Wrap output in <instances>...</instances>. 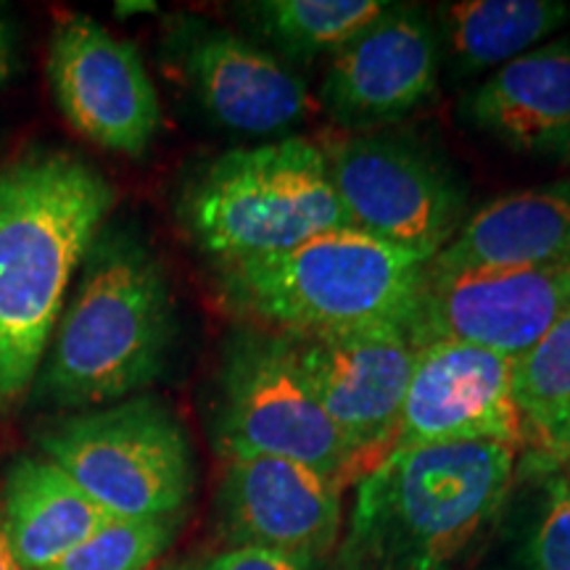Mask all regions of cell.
<instances>
[{
	"instance_id": "1",
	"label": "cell",
	"mask_w": 570,
	"mask_h": 570,
	"mask_svg": "<svg viewBox=\"0 0 570 570\" xmlns=\"http://www.w3.org/2000/svg\"><path fill=\"white\" fill-rule=\"evenodd\" d=\"M111 206V183L71 154H32L0 173V402L30 389Z\"/></svg>"
},
{
	"instance_id": "2",
	"label": "cell",
	"mask_w": 570,
	"mask_h": 570,
	"mask_svg": "<svg viewBox=\"0 0 570 570\" xmlns=\"http://www.w3.org/2000/svg\"><path fill=\"white\" fill-rule=\"evenodd\" d=\"M518 449L462 441L391 449L362 475L341 570H452L502 510Z\"/></svg>"
},
{
	"instance_id": "3",
	"label": "cell",
	"mask_w": 570,
	"mask_h": 570,
	"mask_svg": "<svg viewBox=\"0 0 570 570\" xmlns=\"http://www.w3.org/2000/svg\"><path fill=\"white\" fill-rule=\"evenodd\" d=\"M425 267L386 240L338 227L288 252L219 265V294L240 317L288 336L412 333Z\"/></svg>"
},
{
	"instance_id": "4",
	"label": "cell",
	"mask_w": 570,
	"mask_h": 570,
	"mask_svg": "<svg viewBox=\"0 0 570 570\" xmlns=\"http://www.w3.org/2000/svg\"><path fill=\"white\" fill-rule=\"evenodd\" d=\"M175 336V306L156 256L130 233H101L56 331L38 394L98 407L151 386Z\"/></svg>"
},
{
	"instance_id": "5",
	"label": "cell",
	"mask_w": 570,
	"mask_h": 570,
	"mask_svg": "<svg viewBox=\"0 0 570 570\" xmlns=\"http://www.w3.org/2000/svg\"><path fill=\"white\" fill-rule=\"evenodd\" d=\"M183 223L217 265L288 252L352 227L333 190L325 148L273 140L217 156L183 196Z\"/></svg>"
},
{
	"instance_id": "6",
	"label": "cell",
	"mask_w": 570,
	"mask_h": 570,
	"mask_svg": "<svg viewBox=\"0 0 570 570\" xmlns=\"http://www.w3.org/2000/svg\"><path fill=\"white\" fill-rule=\"evenodd\" d=\"M46 460L114 518H177L196 487L188 433L151 396L67 417L42 431Z\"/></svg>"
},
{
	"instance_id": "7",
	"label": "cell",
	"mask_w": 570,
	"mask_h": 570,
	"mask_svg": "<svg viewBox=\"0 0 570 570\" xmlns=\"http://www.w3.org/2000/svg\"><path fill=\"white\" fill-rule=\"evenodd\" d=\"M212 436L225 460L283 458L346 483L365 475L281 333L244 331L225 348Z\"/></svg>"
},
{
	"instance_id": "8",
	"label": "cell",
	"mask_w": 570,
	"mask_h": 570,
	"mask_svg": "<svg viewBox=\"0 0 570 570\" xmlns=\"http://www.w3.org/2000/svg\"><path fill=\"white\" fill-rule=\"evenodd\" d=\"M333 190L348 225L431 259L460 230L462 196L420 148L396 138H352L325 151Z\"/></svg>"
},
{
	"instance_id": "9",
	"label": "cell",
	"mask_w": 570,
	"mask_h": 570,
	"mask_svg": "<svg viewBox=\"0 0 570 570\" xmlns=\"http://www.w3.org/2000/svg\"><path fill=\"white\" fill-rule=\"evenodd\" d=\"M325 415L370 473L396 444L399 420L415 370L417 346L407 331H360L336 336H288Z\"/></svg>"
},
{
	"instance_id": "10",
	"label": "cell",
	"mask_w": 570,
	"mask_h": 570,
	"mask_svg": "<svg viewBox=\"0 0 570 570\" xmlns=\"http://www.w3.org/2000/svg\"><path fill=\"white\" fill-rule=\"evenodd\" d=\"M570 306V259L518 269L425 275L412 341H460L523 356Z\"/></svg>"
},
{
	"instance_id": "11",
	"label": "cell",
	"mask_w": 570,
	"mask_h": 570,
	"mask_svg": "<svg viewBox=\"0 0 570 570\" xmlns=\"http://www.w3.org/2000/svg\"><path fill=\"white\" fill-rule=\"evenodd\" d=\"M67 122L96 146L140 156L161 125V106L138 48L90 17L59 24L48 56Z\"/></svg>"
},
{
	"instance_id": "12",
	"label": "cell",
	"mask_w": 570,
	"mask_h": 570,
	"mask_svg": "<svg viewBox=\"0 0 570 570\" xmlns=\"http://www.w3.org/2000/svg\"><path fill=\"white\" fill-rule=\"evenodd\" d=\"M462 441L529 446L515 362L460 341H428L417 346L394 449Z\"/></svg>"
},
{
	"instance_id": "13",
	"label": "cell",
	"mask_w": 570,
	"mask_h": 570,
	"mask_svg": "<svg viewBox=\"0 0 570 570\" xmlns=\"http://www.w3.org/2000/svg\"><path fill=\"white\" fill-rule=\"evenodd\" d=\"M344 483L283 458L225 460L217 520L235 547L325 560L341 537Z\"/></svg>"
},
{
	"instance_id": "14",
	"label": "cell",
	"mask_w": 570,
	"mask_h": 570,
	"mask_svg": "<svg viewBox=\"0 0 570 570\" xmlns=\"http://www.w3.org/2000/svg\"><path fill=\"white\" fill-rule=\"evenodd\" d=\"M439 32L415 6H386L327 63L320 101L344 127L394 122L433 96Z\"/></svg>"
},
{
	"instance_id": "15",
	"label": "cell",
	"mask_w": 570,
	"mask_h": 570,
	"mask_svg": "<svg viewBox=\"0 0 570 570\" xmlns=\"http://www.w3.org/2000/svg\"><path fill=\"white\" fill-rule=\"evenodd\" d=\"M180 59L198 104L233 132L281 135L315 111V98L294 69L235 32L188 27Z\"/></svg>"
},
{
	"instance_id": "16",
	"label": "cell",
	"mask_w": 570,
	"mask_h": 570,
	"mask_svg": "<svg viewBox=\"0 0 570 570\" xmlns=\"http://www.w3.org/2000/svg\"><path fill=\"white\" fill-rule=\"evenodd\" d=\"M562 259H570V183L494 198L452 235L425 275L539 267Z\"/></svg>"
},
{
	"instance_id": "17",
	"label": "cell",
	"mask_w": 570,
	"mask_h": 570,
	"mask_svg": "<svg viewBox=\"0 0 570 570\" xmlns=\"http://www.w3.org/2000/svg\"><path fill=\"white\" fill-rule=\"evenodd\" d=\"M465 117L515 151H568L570 38L544 42L499 67L470 92Z\"/></svg>"
},
{
	"instance_id": "18",
	"label": "cell",
	"mask_w": 570,
	"mask_h": 570,
	"mask_svg": "<svg viewBox=\"0 0 570 570\" xmlns=\"http://www.w3.org/2000/svg\"><path fill=\"white\" fill-rule=\"evenodd\" d=\"M3 529L19 570H48L111 523L51 460L21 458L3 487Z\"/></svg>"
},
{
	"instance_id": "19",
	"label": "cell",
	"mask_w": 570,
	"mask_h": 570,
	"mask_svg": "<svg viewBox=\"0 0 570 570\" xmlns=\"http://www.w3.org/2000/svg\"><path fill=\"white\" fill-rule=\"evenodd\" d=\"M570 6L554 0H462L441 6L439 46L454 77H475L529 53L560 30Z\"/></svg>"
},
{
	"instance_id": "20",
	"label": "cell",
	"mask_w": 570,
	"mask_h": 570,
	"mask_svg": "<svg viewBox=\"0 0 570 570\" xmlns=\"http://www.w3.org/2000/svg\"><path fill=\"white\" fill-rule=\"evenodd\" d=\"M386 6L383 0H262L240 11L285 59L306 63L320 56L333 59Z\"/></svg>"
},
{
	"instance_id": "21",
	"label": "cell",
	"mask_w": 570,
	"mask_h": 570,
	"mask_svg": "<svg viewBox=\"0 0 570 570\" xmlns=\"http://www.w3.org/2000/svg\"><path fill=\"white\" fill-rule=\"evenodd\" d=\"M515 402L529 431V449L570 420V306L515 360Z\"/></svg>"
},
{
	"instance_id": "22",
	"label": "cell",
	"mask_w": 570,
	"mask_h": 570,
	"mask_svg": "<svg viewBox=\"0 0 570 570\" xmlns=\"http://www.w3.org/2000/svg\"><path fill=\"white\" fill-rule=\"evenodd\" d=\"M177 518H114L48 570H148L173 544Z\"/></svg>"
},
{
	"instance_id": "23",
	"label": "cell",
	"mask_w": 570,
	"mask_h": 570,
	"mask_svg": "<svg viewBox=\"0 0 570 570\" xmlns=\"http://www.w3.org/2000/svg\"><path fill=\"white\" fill-rule=\"evenodd\" d=\"M518 570H570V481H552L537 523L518 554Z\"/></svg>"
},
{
	"instance_id": "24",
	"label": "cell",
	"mask_w": 570,
	"mask_h": 570,
	"mask_svg": "<svg viewBox=\"0 0 570 570\" xmlns=\"http://www.w3.org/2000/svg\"><path fill=\"white\" fill-rule=\"evenodd\" d=\"M325 560L302 558L277 550H259V547H235L217 554L202 570H323Z\"/></svg>"
},
{
	"instance_id": "25",
	"label": "cell",
	"mask_w": 570,
	"mask_h": 570,
	"mask_svg": "<svg viewBox=\"0 0 570 570\" xmlns=\"http://www.w3.org/2000/svg\"><path fill=\"white\" fill-rule=\"evenodd\" d=\"M531 458L541 470H554L560 465H570V420L560 425L552 436L531 449Z\"/></svg>"
},
{
	"instance_id": "26",
	"label": "cell",
	"mask_w": 570,
	"mask_h": 570,
	"mask_svg": "<svg viewBox=\"0 0 570 570\" xmlns=\"http://www.w3.org/2000/svg\"><path fill=\"white\" fill-rule=\"evenodd\" d=\"M13 71V35L6 24L3 17H0V85L11 77Z\"/></svg>"
},
{
	"instance_id": "27",
	"label": "cell",
	"mask_w": 570,
	"mask_h": 570,
	"mask_svg": "<svg viewBox=\"0 0 570 570\" xmlns=\"http://www.w3.org/2000/svg\"><path fill=\"white\" fill-rule=\"evenodd\" d=\"M0 570H19L17 560H13V552L9 547V539H6L3 529V515H0Z\"/></svg>"
},
{
	"instance_id": "28",
	"label": "cell",
	"mask_w": 570,
	"mask_h": 570,
	"mask_svg": "<svg viewBox=\"0 0 570 570\" xmlns=\"http://www.w3.org/2000/svg\"><path fill=\"white\" fill-rule=\"evenodd\" d=\"M156 570H196V568H190V566H161Z\"/></svg>"
},
{
	"instance_id": "29",
	"label": "cell",
	"mask_w": 570,
	"mask_h": 570,
	"mask_svg": "<svg viewBox=\"0 0 570 570\" xmlns=\"http://www.w3.org/2000/svg\"><path fill=\"white\" fill-rule=\"evenodd\" d=\"M566 479H568V481H570V465H568V475H566Z\"/></svg>"
},
{
	"instance_id": "30",
	"label": "cell",
	"mask_w": 570,
	"mask_h": 570,
	"mask_svg": "<svg viewBox=\"0 0 570 570\" xmlns=\"http://www.w3.org/2000/svg\"><path fill=\"white\" fill-rule=\"evenodd\" d=\"M568 159H570V142H568Z\"/></svg>"
}]
</instances>
